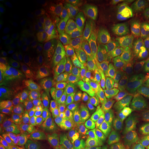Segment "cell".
<instances>
[{
  "label": "cell",
  "mask_w": 149,
  "mask_h": 149,
  "mask_svg": "<svg viewBox=\"0 0 149 149\" xmlns=\"http://www.w3.org/2000/svg\"><path fill=\"white\" fill-rule=\"evenodd\" d=\"M91 149H110L109 141L106 136L102 133L97 135L92 141Z\"/></svg>",
  "instance_id": "30"
},
{
  "label": "cell",
  "mask_w": 149,
  "mask_h": 149,
  "mask_svg": "<svg viewBox=\"0 0 149 149\" xmlns=\"http://www.w3.org/2000/svg\"><path fill=\"white\" fill-rule=\"evenodd\" d=\"M114 33V28L109 21L92 24L86 28L85 37L89 48H95L97 45L109 38Z\"/></svg>",
  "instance_id": "5"
},
{
  "label": "cell",
  "mask_w": 149,
  "mask_h": 149,
  "mask_svg": "<svg viewBox=\"0 0 149 149\" xmlns=\"http://www.w3.org/2000/svg\"><path fill=\"white\" fill-rule=\"evenodd\" d=\"M144 103L141 97L131 98L111 109L105 136L111 149H128L138 128Z\"/></svg>",
  "instance_id": "1"
},
{
  "label": "cell",
  "mask_w": 149,
  "mask_h": 149,
  "mask_svg": "<svg viewBox=\"0 0 149 149\" xmlns=\"http://www.w3.org/2000/svg\"><path fill=\"white\" fill-rule=\"evenodd\" d=\"M41 111L42 113L43 118L45 120L50 121L55 119L56 114L59 111V108L54 98L50 95L48 100L43 104Z\"/></svg>",
  "instance_id": "18"
},
{
  "label": "cell",
  "mask_w": 149,
  "mask_h": 149,
  "mask_svg": "<svg viewBox=\"0 0 149 149\" xmlns=\"http://www.w3.org/2000/svg\"><path fill=\"white\" fill-rule=\"evenodd\" d=\"M31 42L33 47L38 51H44L47 48V43L46 40L40 35H35L33 37Z\"/></svg>",
  "instance_id": "32"
},
{
  "label": "cell",
  "mask_w": 149,
  "mask_h": 149,
  "mask_svg": "<svg viewBox=\"0 0 149 149\" xmlns=\"http://www.w3.org/2000/svg\"><path fill=\"white\" fill-rule=\"evenodd\" d=\"M22 149H35V148H33V147L29 146V145H25V146H24Z\"/></svg>",
  "instance_id": "44"
},
{
  "label": "cell",
  "mask_w": 149,
  "mask_h": 149,
  "mask_svg": "<svg viewBox=\"0 0 149 149\" xmlns=\"http://www.w3.org/2000/svg\"><path fill=\"white\" fill-rule=\"evenodd\" d=\"M37 125L36 124H26L19 128V133L22 135H29L34 133Z\"/></svg>",
  "instance_id": "39"
},
{
  "label": "cell",
  "mask_w": 149,
  "mask_h": 149,
  "mask_svg": "<svg viewBox=\"0 0 149 149\" xmlns=\"http://www.w3.org/2000/svg\"><path fill=\"white\" fill-rule=\"evenodd\" d=\"M48 93L47 85L44 82H36L29 87V93L35 101H40L46 98Z\"/></svg>",
  "instance_id": "17"
},
{
  "label": "cell",
  "mask_w": 149,
  "mask_h": 149,
  "mask_svg": "<svg viewBox=\"0 0 149 149\" xmlns=\"http://www.w3.org/2000/svg\"><path fill=\"white\" fill-rule=\"evenodd\" d=\"M68 39L72 45L77 48H84L87 45V42L84 33L77 30H72L70 31L68 35Z\"/></svg>",
  "instance_id": "24"
},
{
  "label": "cell",
  "mask_w": 149,
  "mask_h": 149,
  "mask_svg": "<svg viewBox=\"0 0 149 149\" xmlns=\"http://www.w3.org/2000/svg\"><path fill=\"white\" fill-rule=\"evenodd\" d=\"M58 149H85L76 141L74 137L68 134H64L59 141Z\"/></svg>",
  "instance_id": "25"
},
{
  "label": "cell",
  "mask_w": 149,
  "mask_h": 149,
  "mask_svg": "<svg viewBox=\"0 0 149 149\" xmlns=\"http://www.w3.org/2000/svg\"><path fill=\"white\" fill-rule=\"evenodd\" d=\"M24 55L25 58L28 61L33 64V66L39 68H42L45 66V61L42 56H40L39 54L34 53L33 51H24Z\"/></svg>",
  "instance_id": "28"
},
{
  "label": "cell",
  "mask_w": 149,
  "mask_h": 149,
  "mask_svg": "<svg viewBox=\"0 0 149 149\" xmlns=\"http://www.w3.org/2000/svg\"><path fill=\"white\" fill-rule=\"evenodd\" d=\"M55 125L59 129H67L71 126L72 122V117L71 115L67 114L63 110L59 109L57 111L55 117Z\"/></svg>",
  "instance_id": "22"
},
{
  "label": "cell",
  "mask_w": 149,
  "mask_h": 149,
  "mask_svg": "<svg viewBox=\"0 0 149 149\" xmlns=\"http://www.w3.org/2000/svg\"><path fill=\"white\" fill-rule=\"evenodd\" d=\"M141 65L142 67V72L147 84L149 85V53L145 56L141 60Z\"/></svg>",
  "instance_id": "38"
},
{
  "label": "cell",
  "mask_w": 149,
  "mask_h": 149,
  "mask_svg": "<svg viewBox=\"0 0 149 149\" xmlns=\"http://www.w3.org/2000/svg\"><path fill=\"white\" fill-rule=\"evenodd\" d=\"M117 42H118V40L116 39V36L112 35L109 38L107 39L104 42L97 45L95 48H94L105 59L106 61L107 62L108 66H109L110 61H111L113 48H114L115 44H117Z\"/></svg>",
  "instance_id": "12"
},
{
  "label": "cell",
  "mask_w": 149,
  "mask_h": 149,
  "mask_svg": "<svg viewBox=\"0 0 149 149\" xmlns=\"http://www.w3.org/2000/svg\"><path fill=\"white\" fill-rule=\"evenodd\" d=\"M112 79L111 72L109 70L104 72H99L97 77L95 78V81H109Z\"/></svg>",
  "instance_id": "41"
},
{
  "label": "cell",
  "mask_w": 149,
  "mask_h": 149,
  "mask_svg": "<svg viewBox=\"0 0 149 149\" xmlns=\"http://www.w3.org/2000/svg\"><path fill=\"white\" fill-rule=\"evenodd\" d=\"M91 4L93 8L100 11L108 17H115L120 10L118 4L115 1L109 0H95L93 1Z\"/></svg>",
  "instance_id": "10"
},
{
  "label": "cell",
  "mask_w": 149,
  "mask_h": 149,
  "mask_svg": "<svg viewBox=\"0 0 149 149\" xmlns=\"http://www.w3.org/2000/svg\"><path fill=\"white\" fill-rule=\"evenodd\" d=\"M91 56L94 60L95 63L97 67L99 72H104L108 70V64L103 57L100 55V53L95 49H93L91 51Z\"/></svg>",
  "instance_id": "29"
},
{
  "label": "cell",
  "mask_w": 149,
  "mask_h": 149,
  "mask_svg": "<svg viewBox=\"0 0 149 149\" xmlns=\"http://www.w3.org/2000/svg\"><path fill=\"white\" fill-rule=\"evenodd\" d=\"M43 118L42 111L37 107H32L22 113H17L15 119L22 125L26 124H35Z\"/></svg>",
  "instance_id": "11"
},
{
  "label": "cell",
  "mask_w": 149,
  "mask_h": 149,
  "mask_svg": "<svg viewBox=\"0 0 149 149\" xmlns=\"http://www.w3.org/2000/svg\"><path fill=\"white\" fill-rule=\"evenodd\" d=\"M2 135L3 137L6 140L10 141V142H15V141L17 140L19 137L17 132L14 128H12L7 126H3L2 130Z\"/></svg>",
  "instance_id": "33"
},
{
  "label": "cell",
  "mask_w": 149,
  "mask_h": 149,
  "mask_svg": "<svg viewBox=\"0 0 149 149\" xmlns=\"http://www.w3.org/2000/svg\"><path fill=\"white\" fill-rule=\"evenodd\" d=\"M0 149H18V144L15 142L1 143Z\"/></svg>",
  "instance_id": "42"
},
{
  "label": "cell",
  "mask_w": 149,
  "mask_h": 149,
  "mask_svg": "<svg viewBox=\"0 0 149 149\" xmlns=\"http://www.w3.org/2000/svg\"><path fill=\"white\" fill-rule=\"evenodd\" d=\"M45 142L48 149H57L59 146L57 134L51 126L45 130Z\"/></svg>",
  "instance_id": "27"
},
{
  "label": "cell",
  "mask_w": 149,
  "mask_h": 149,
  "mask_svg": "<svg viewBox=\"0 0 149 149\" xmlns=\"http://www.w3.org/2000/svg\"><path fill=\"white\" fill-rule=\"evenodd\" d=\"M3 101L2 100V98H0V108L1 109H2L3 108Z\"/></svg>",
  "instance_id": "45"
},
{
  "label": "cell",
  "mask_w": 149,
  "mask_h": 149,
  "mask_svg": "<svg viewBox=\"0 0 149 149\" xmlns=\"http://www.w3.org/2000/svg\"><path fill=\"white\" fill-rule=\"evenodd\" d=\"M72 55V54L65 47L57 48L52 52L51 60L57 70H64Z\"/></svg>",
  "instance_id": "9"
},
{
  "label": "cell",
  "mask_w": 149,
  "mask_h": 149,
  "mask_svg": "<svg viewBox=\"0 0 149 149\" xmlns=\"http://www.w3.org/2000/svg\"><path fill=\"white\" fill-rule=\"evenodd\" d=\"M0 2L1 3H7V4H10L11 2H13V1H10V0H0Z\"/></svg>",
  "instance_id": "43"
},
{
  "label": "cell",
  "mask_w": 149,
  "mask_h": 149,
  "mask_svg": "<svg viewBox=\"0 0 149 149\" xmlns=\"http://www.w3.org/2000/svg\"><path fill=\"white\" fill-rule=\"evenodd\" d=\"M35 102V100L28 95H22L12 102L10 105V109L13 111L17 114V113H22V112L27 111L31 108L33 107Z\"/></svg>",
  "instance_id": "14"
},
{
  "label": "cell",
  "mask_w": 149,
  "mask_h": 149,
  "mask_svg": "<svg viewBox=\"0 0 149 149\" xmlns=\"http://www.w3.org/2000/svg\"><path fill=\"white\" fill-rule=\"evenodd\" d=\"M94 104L92 100L89 99L78 108L77 117L81 122H88L92 119L95 111Z\"/></svg>",
  "instance_id": "16"
},
{
  "label": "cell",
  "mask_w": 149,
  "mask_h": 149,
  "mask_svg": "<svg viewBox=\"0 0 149 149\" xmlns=\"http://www.w3.org/2000/svg\"><path fill=\"white\" fill-rule=\"evenodd\" d=\"M122 27L138 46L149 41V7L141 10H133L122 17Z\"/></svg>",
  "instance_id": "3"
},
{
  "label": "cell",
  "mask_w": 149,
  "mask_h": 149,
  "mask_svg": "<svg viewBox=\"0 0 149 149\" xmlns=\"http://www.w3.org/2000/svg\"><path fill=\"white\" fill-rule=\"evenodd\" d=\"M147 95H148V97L149 98V85L147 86Z\"/></svg>",
  "instance_id": "46"
},
{
  "label": "cell",
  "mask_w": 149,
  "mask_h": 149,
  "mask_svg": "<svg viewBox=\"0 0 149 149\" xmlns=\"http://www.w3.org/2000/svg\"><path fill=\"white\" fill-rule=\"evenodd\" d=\"M8 55L5 48L1 47L0 50V73L4 71L8 61Z\"/></svg>",
  "instance_id": "40"
},
{
  "label": "cell",
  "mask_w": 149,
  "mask_h": 149,
  "mask_svg": "<svg viewBox=\"0 0 149 149\" xmlns=\"http://www.w3.org/2000/svg\"><path fill=\"white\" fill-rule=\"evenodd\" d=\"M69 95L74 100L79 108L86 101L91 99L89 91L86 88V86L72 88L69 91Z\"/></svg>",
  "instance_id": "20"
},
{
  "label": "cell",
  "mask_w": 149,
  "mask_h": 149,
  "mask_svg": "<svg viewBox=\"0 0 149 149\" xmlns=\"http://www.w3.org/2000/svg\"><path fill=\"white\" fill-rule=\"evenodd\" d=\"M148 42H149V41H148Z\"/></svg>",
  "instance_id": "47"
},
{
  "label": "cell",
  "mask_w": 149,
  "mask_h": 149,
  "mask_svg": "<svg viewBox=\"0 0 149 149\" xmlns=\"http://www.w3.org/2000/svg\"><path fill=\"white\" fill-rule=\"evenodd\" d=\"M26 75V70L22 66L15 67L9 72L8 78V83L10 84H18L23 81Z\"/></svg>",
  "instance_id": "23"
},
{
  "label": "cell",
  "mask_w": 149,
  "mask_h": 149,
  "mask_svg": "<svg viewBox=\"0 0 149 149\" xmlns=\"http://www.w3.org/2000/svg\"><path fill=\"white\" fill-rule=\"evenodd\" d=\"M132 55L127 46L122 42H118L113 48V54L108 66V69L110 68H117L124 70Z\"/></svg>",
  "instance_id": "6"
},
{
  "label": "cell",
  "mask_w": 149,
  "mask_h": 149,
  "mask_svg": "<svg viewBox=\"0 0 149 149\" xmlns=\"http://www.w3.org/2000/svg\"><path fill=\"white\" fill-rule=\"evenodd\" d=\"M108 120H109V117H108V113L104 115L103 117L97 122L95 126L92 128V132L95 134H100L104 129L107 128Z\"/></svg>",
  "instance_id": "36"
},
{
  "label": "cell",
  "mask_w": 149,
  "mask_h": 149,
  "mask_svg": "<svg viewBox=\"0 0 149 149\" xmlns=\"http://www.w3.org/2000/svg\"><path fill=\"white\" fill-rule=\"evenodd\" d=\"M130 149H149V135L143 137L136 143H132Z\"/></svg>",
  "instance_id": "37"
},
{
  "label": "cell",
  "mask_w": 149,
  "mask_h": 149,
  "mask_svg": "<svg viewBox=\"0 0 149 149\" xmlns=\"http://www.w3.org/2000/svg\"><path fill=\"white\" fill-rule=\"evenodd\" d=\"M24 93V88L22 86L15 87V88H11L10 90L7 91L5 93V98L9 101L12 100H16L17 99L19 98L22 97L23 93Z\"/></svg>",
  "instance_id": "31"
},
{
  "label": "cell",
  "mask_w": 149,
  "mask_h": 149,
  "mask_svg": "<svg viewBox=\"0 0 149 149\" xmlns=\"http://www.w3.org/2000/svg\"><path fill=\"white\" fill-rule=\"evenodd\" d=\"M55 82L63 85L69 91L72 88L86 86V78L74 71L64 72L57 77Z\"/></svg>",
  "instance_id": "7"
},
{
  "label": "cell",
  "mask_w": 149,
  "mask_h": 149,
  "mask_svg": "<svg viewBox=\"0 0 149 149\" xmlns=\"http://www.w3.org/2000/svg\"><path fill=\"white\" fill-rule=\"evenodd\" d=\"M108 112L106 110H103L100 108H95L94 111V113H93V117L91 119V129L95 126V125L97 124V122L103 117L104 115H105Z\"/></svg>",
  "instance_id": "35"
},
{
  "label": "cell",
  "mask_w": 149,
  "mask_h": 149,
  "mask_svg": "<svg viewBox=\"0 0 149 149\" xmlns=\"http://www.w3.org/2000/svg\"><path fill=\"white\" fill-rule=\"evenodd\" d=\"M77 109H78L77 103L74 101V99L69 95L68 99L66 100V102H64V106H63L61 110L66 112L67 114L72 115Z\"/></svg>",
  "instance_id": "34"
},
{
  "label": "cell",
  "mask_w": 149,
  "mask_h": 149,
  "mask_svg": "<svg viewBox=\"0 0 149 149\" xmlns=\"http://www.w3.org/2000/svg\"><path fill=\"white\" fill-rule=\"evenodd\" d=\"M14 27V22L8 13L5 9L0 10V37L2 40L3 37L10 34Z\"/></svg>",
  "instance_id": "13"
},
{
  "label": "cell",
  "mask_w": 149,
  "mask_h": 149,
  "mask_svg": "<svg viewBox=\"0 0 149 149\" xmlns=\"http://www.w3.org/2000/svg\"><path fill=\"white\" fill-rule=\"evenodd\" d=\"M29 140L33 148L48 149L45 142V130L44 128H40L31 135Z\"/></svg>",
  "instance_id": "21"
},
{
  "label": "cell",
  "mask_w": 149,
  "mask_h": 149,
  "mask_svg": "<svg viewBox=\"0 0 149 149\" xmlns=\"http://www.w3.org/2000/svg\"><path fill=\"white\" fill-rule=\"evenodd\" d=\"M10 8L17 15L25 20H30L32 18L29 9L22 3H10Z\"/></svg>",
  "instance_id": "26"
},
{
  "label": "cell",
  "mask_w": 149,
  "mask_h": 149,
  "mask_svg": "<svg viewBox=\"0 0 149 149\" xmlns=\"http://www.w3.org/2000/svg\"><path fill=\"white\" fill-rule=\"evenodd\" d=\"M82 62L84 68L85 77L87 78H95L99 73V70L97 65L95 63L92 57L88 53L84 55Z\"/></svg>",
  "instance_id": "19"
},
{
  "label": "cell",
  "mask_w": 149,
  "mask_h": 149,
  "mask_svg": "<svg viewBox=\"0 0 149 149\" xmlns=\"http://www.w3.org/2000/svg\"><path fill=\"white\" fill-rule=\"evenodd\" d=\"M91 94L97 105L107 107L112 105L118 94V84L113 80L109 81H93L91 85Z\"/></svg>",
  "instance_id": "4"
},
{
  "label": "cell",
  "mask_w": 149,
  "mask_h": 149,
  "mask_svg": "<svg viewBox=\"0 0 149 149\" xmlns=\"http://www.w3.org/2000/svg\"><path fill=\"white\" fill-rule=\"evenodd\" d=\"M144 79L139 67L138 58L135 55H132L123 70L118 83V94L111 106H116L131 98L146 95L147 88Z\"/></svg>",
  "instance_id": "2"
},
{
  "label": "cell",
  "mask_w": 149,
  "mask_h": 149,
  "mask_svg": "<svg viewBox=\"0 0 149 149\" xmlns=\"http://www.w3.org/2000/svg\"><path fill=\"white\" fill-rule=\"evenodd\" d=\"M143 103H144V107H143L142 115L132 143L137 142L143 137L149 135V101L146 99H144L143 100Z\"/></svg>",
  "instance_id": "8"
},
{
  "label": "cell",
  "mask_w": 149,
  "mask_h": 149,
  "mask_svg": "<svg viewBox=\"0 0 149 149\" xmlns=\"http://www.w3.org/2000/svg\"><path fill=\"white\" fill-rule=\"evenodd\" d=\"M51 96L54 98L57 102L59 110L62 109L64 102L69 97V91L66 87L59 83H55L53 87V92Z\"/></svg>",
  "instance_id": "15"
}]
</instances>
